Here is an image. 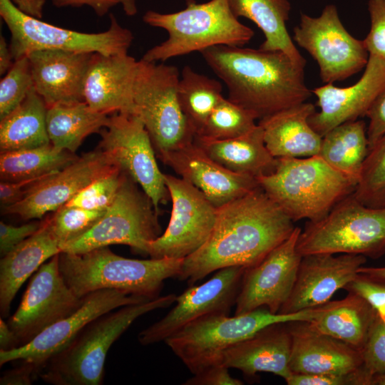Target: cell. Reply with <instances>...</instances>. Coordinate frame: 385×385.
Instances as JSON below:
<instances>
[{
	"label": "cell",
	"mask_w": 385,
	"mask_h": 385,
	"mask_svg": "<svg viewBox=\"0 0 385 385\" xmlns=\"http://www.w3.org/2000/svg\"><path fill=\"white\" fill-rule=\"evenodd\" d=\"M294 228V222L259 186L217 208L211 235L184 259L178 278L192 284L225 267L254 266Z\"/></svg>",
	"instance_id": "1"
},
{
	"label": "cell",
	"mask_w": 385,
	"mask_h": 385,
	"mask_svg": "<svg viewBox=\"0 0 385 385\" xmlns=\"http://www.w3.org/2000/svg\"><path fill=\"white\" fill-rule=\"evenodd\" d=\"M200 53L227 86L228 99L257 119L305 102L312 94L304 68L282 51L219 45Z\"/></svg>",
	"instance_id": "2"
},
{
	"label": "cell",
	"mask_w": 385,
	"mask_h": 385,
	"mask_svg": "<svg viewBox=\"0 0 385 385\" xmlns=\"http://www.w3.org/2000/svg\"><path fill=\"white\" fill-rule=\"evenodd\" d=\"M185 258L129 259L102 247L81 253L60 252V272L79 298L99 289H117L130 295L154 299L164 281L178 277Z\"/></svg>",
	"instance_id": "3"
},
{
	"label": "cell",
	"mask_w": 385,
	"mask_h": 385,
	"mask_svg": "<svg viewBox=\"0 0 385 385\" xmlns=\"http://www.w3.org/2000/svg\"><path fill=\"white\" fill-rule=\"evenodd\" d=\"M260 187L293 221H317L352 194L357 180L318 155L277 158L275 170L257 178Z\"/></svg>",
	"instance_id": "4"
},
{
	"label": "cell",
	"mask_w": 385,
	"mask_h": 385,
	"mask_svg": "<svg viewBox=\"0 0 385 385\" xmlns=\"http://www.w3.org/2000/svg\"><path fill=\"white\" fill-rule=\"evenodd\" d=\"M143 20L168 34L165 41L145 52L142 58L148 61H165L219 45L242 46L255 34L235 16L228 0H187L185 8L180 11L162 14L150 10Z\"/></svg>",
	"instance_id": "5"
},
{
	"label": "cell",
	"mask_w": 385,
	"mask_h": 385,
	"mask_svg": "<svg viewBox=\"0 0 385 385\" xmlns=\"http://www.w3.org/2000/svg\"><path fill=\"white\" fill-rule=\"evenodd\" d=\"M169 294L154 299L125 305L88 324L75 339L41 370V378L55 385H100L112 344L140 317L175 303Z\"/></svg>",
	"instance_id": "6"
},
{
	"label": "cell",
	"mask_w": 385,
	"mask_h": 385,
	"mask_svg": "<svg viewBox=\"0 0 385 385\" xmlns=\"http://www.w3.org/2000/svg\"><path fill=\"white\" fill-rule=\"evenodd\" d=\"M324 304L291 314H274L265 307L229 317L210 314L183 327L165 340L173 353L195 374L222 364L224 353L235 344L275 323L311 321Z\"/></svg>",
	"instance_id": "7"
},
{
	"label": "cell",
	"mask_w": 385,
	"mask_h": 385,
	"mask_svg": "<svg viewBox=\"0 0 385 385\" xmlns=\"http://www.w3.org/2000/svg\"><path fill=\"white\" fill-rule=\"evenodd\" d=\"M180 76L175 66L138 61L131 114L144 124L159 158L193 143L196 135L179 102Z\"/></svg>",
	"instance_id": "8"
},
{
	"label": "cell",
	"mask_w": 385,
	"mask_h": 385,
	"mask_svg": "<svg viewBox=\"0 0 385 385\" xmlns=\"http://www.w3.org/2000/svg\"><path fill=\"white\" fill-rule=\"evenodd\" d=\"M353 193L323 218L308 221L297 244L302 256L351 254L377 259L385 255V208L368 207Z\"/></svg>",
	"instance_id": "9"
},
{
	"label": "cell",
	"mask_w": 385,
	"mask_h": 385,
	"mask_svg": "<svg viewBox=\"0 0 385 385\" xmlns=\"http://www.w3.org/2000/svg\"><path fill=\"white\" fill-rule=\"evenodd\" d=\"M0 16L11 34L9 47L14 61L39 50L125 54L133 40L132 32L113 14H109L108 29L100 33H83L44 22L23 13L11 0H0Z\"/></svg>",
	"instance_id": "10"
},
{
	"label": "cell",
	"mask_w": 385,
	"mask_h": 385,
	"mask_svg": "<svg viewBox=\"0 0 385 385\" xmlns=\"http://www.w3.org/2000/svg\"><path fill=\"white\" fill-rule=\"evenodd\" d=\"M125 173L116 197L94 226L61 247V252L81 254L112 245H125L148 255L149 244L160 235L158 214L149 197Z\"/></svg>",
	"instance_id": "11"
},
{
	"label": "cell",
	"mask_w": 385,
	"mask_h": 385,
	"mask_svg": "<svg viewBox=\"0 0 385 385\" xmlns=\"http://www.w3.org/2000/svg\"><path fill=\"white\" fill-rule=\"evenodd\" d=\"M293 34V41L317 63L320 78L326 84L349 78L368 62L364 41L345 29L334 4L325 6L317 17L301 13Z\"/></svg>",
	"instance_id": "12"
},
{
	"label": "cell",
	"mask_w": 385,
	"mask_h": 385,
	"mask_svg": "<svg viewBox=\"0 0 385 385\" xmlns=\"http://www.w3.org/2000/svg\"><path fill=\"white\" fill-rule=\"evenodd\" d=\"M100 133L97 147L140 187L159 215L160 205L165 204L170 195L165 173L158 167L155 148L141 120L131 113H113Z\"/></svg>",
	"instance_id": "13"
},
{
	"label": "cell",
	"mask_w": 385,
	"mask_h": 385,
	"mask_svg": "<svg viewBox=\"0 0 385 385\" xmlns=\"http://www.w3.org/2000/svg\"><path fill=\"white\" fill-rule=\"evenodd\" d=\"M172 202L165 232L149 244L150 258H185L200 248L214 228L217 208L195 186L165 174Z\"/></svg>",
	"instance_id": "14"
},
{
	"label": "cell",
	"mask_w": 385,
	"mask_h": 385,
	"mask_svg": "<svg viewBox=\"0 0 385 385\" xmlns=\"http://www.w3.org/2000/svg\"><path fill=\"white\" fill-rule=\"evenodd\" d=\"M123 292L103 289L83 297L81 306L73 313L53 323L29 343L10 351L0 350V366L19 361L41 371L63 351L91 322L125 305L148 301Z\"/></svg>",
	"instance_id": "15"
},
{
	"label": "cell",
	"mask_w": 385,
	"mask_h": 385,
	"mask_svg": "<svg viewBox=\"0 0 385 385\" xmlns=\"http://www.w3.org/2000/svg\"><path fill=\"white\" fill-rule=\"evenodd\" d=\"M58 256L44 262L34 273L16 312L9 319L7 324L20 346L75 312L83 302L66 283L59 270Z\"/></svg>",
	"instance_id": "16"
},
{
	"label": "cell",
	"mask_w": 385,
	"mask_h": 385,
	"mask_svg": "<svg viewBox=\"0 0 385 385\" xmlns=\"http://www.w3.org/2000/svg\"><path fill=\"white\" fill-rule=\"evenodd\" d=\"M245 267L232 266L218 270L200 285H191L176 296L175 305L161 319L138 334L143 345L167 339L189 323L210 314H229L235 305Z\"/></svg>",
	"instance_id": "17"
},
{
	"label": "cell",
	"mask_w": 385,
	"mask_h": 385,
	"mask_svg": "<svg viewBox=\"0 0 385 385\" xmlns=\"http://www.w3.org/2000/svg\"><path fill=\"white\" fill-rule=\"evenodd\" d=\"M301 230L295 227L290 236L259 263L245 268L235 315L262 307L279 313L292 291L302 257L297 249Z\"/></svg>",
	"instance_id": "18"
},
{
	"label": "cell",
	"mask_w": 385,
	"mask_h": 385,
	"mask_svg": "<svg viewBox=\"0 0 385 385\" xmlns=\"http://www.w3.org/2000/svg\"><path fill=\"white\" fill-rule=\"evenodd\" d=\"M118 168L96 147L38 183L19 202L1 210L24 220L41 219L68 202L96 179Z\"/></svg>",
	"instance_id": "19"
},
{
	"label": "cell",
	"mask_w": 385,
	"mask_h": 385,
	"mask_svg": "<svg viewBox=\"0 0 385 385\" xmlns=\"http://www.w3.org/2000/svg\"><path fill=\"white\" fill-rule=\"evenodd\" d=\"M366 262V257L361 255L302 256L292 291L279 313H294L327 303L356 276Z\"/></svg>",
	"instance_id": "20"
},
{
	"label": "cell",
	"mask_w": 385,
	"mask_h": 385,
	"mask_svg": "<svg viewBox=\"0 0 385 385\" xmlns=\"http://www.w3.org/2000/svg\"><path fill=\"white\" fill-rule=\"evenodd\" d=\"M385 90V62L371 56L359 80L347 87L327 83L312 90L319 111L309 123L322 137L334 127L357 120L366 114L376 98Z\"/></svg>",
	"instance_id": "21"
},
{
	"label": "cell",
	"mask_w": 385,
	"mask_h": 385,
	"mask_svg": "<svg viewBox=\"0 0 385 385\" xmlns=\"http://www.w3.org/2000/svg\"><path fill=\"white\" fill-rule=\"evenodd\" d=\"M160 160L197 188L217 208L260 186L256 178L233 173L215 161L195 142Z\"/></svg>",
	"instance_id": "22"
},
{
	"label": "cell",
	"mask_w": 385,
	"mask_h": 385,
	"mask_svg": "<svg viewBox=\"0 0 385 385\" xmlns=\"http://www.w3.org/2000/svg\"><path fill=\"white\" fill-rule=\"evenodd\" d=\"M92 53L39 50L27 55L34 88L47 107L85 101L84 84Z\"/></svg>",
	"instance_id": "23"
},
{
	"label": "cell",
	"mask_w": 385,
	"mask_h": 385,
	"mask_svg": "<svg viewBox=\"0 0 385 385\" xmlns=\"http://www.w3.org/2000/svg\"><path fill=\"white\" fill-rule=\"evenodd\" d=\"M289 327L292 373L344 374L362 367L360 351L316 330L308 321L291 322Z\"/></svg>",
	"instance_id": "24"
},
{
	"label": "cell",
	"mask_w": 385,
	"mask_h": 385,
	"mask_svg": "<svg viewBox=\"0 0 385 385\" xmlns=\"http://www.w3.org/2000/svg\"><path fill=\"white\" fill-rule=\"evenodd\" d=\"M138 63L128 53H93L85 80L84 101L101 113H131Z\"/></svg>",
	"instance_id": "25"
},
{
	"label": "cell",
	"mask_w": 385,
	"mask_h": 385,
	"mask_svg": "<svg viewBox=\"0 0 385 385\" xmlns=\"http://www.w3.org/2000/svg\"><path fill=\"white\" fill-rule=\"evenodd\" d=\"M291 349L289 322L275 323L228 349L222 364L237 369L248 377L268 372L285 380L292 374L289 369Z\"/></svg>",
	"instance_id": "26"
},
{
	"label": "cell",
	"mask_w": 385,
	"mask_h": 385,
	"mask_svg": "<svg viewBox=\"0 0 385 385\" xmlns=\"http://www.w3.org/2000/svg\"><path fill=\"white\" fill-rule=\"evenodd\" d=\"M315 112V106L305 101L259 120L266 147L274 158L318 155L322 137L309 123Z\"/></svg>",
	"instance_id": "27"
},
{
	"label": "cell",
	"mask_w": 385,
	"mask_h": 385,
	"mask_svg": "<svg viewBox=\"0 0 385 385\" xmlns=\"http://www.w3.org/2000/svg\"><path fill=\"white\" fill-rule=\"evenodd\" d=\"M61 252L47 216L39 229L0 260V313L6 318L19 289L48 260Z\"/></svg>",
	"instance_id": "28"
},
{
	"label": "cell",
	"mask_w": 385,
	"mask_h": 385,
	"mask_svg": "<svg viewBox=\"0 0 385 385\" xmlns=\"http://www.w3.org/2000/svg\"><path fill=\"white\" fill-rule=\"evenodd\" d=\"M194 142L212 159L240 175L257 178L272 173L277 158L266 147L263 130L257 125L240 136L215 140L195 136Z\"/></svg>",
	"instance_id": "29"
},
{
	"label": "cell",
	"mask_w": 385,
	"mask_h": 385,
	"mask_svg": "<svg viewBox=\"0 0 385 385\" xmlns=\"http://www.w3.org/2000/svg\"><path fill=\"white\" fill-rule=\"evenodd\" d=\"M377 314L366 299L349 292L344 298L326 303L323 310L309 323L316 330L361 351Z\"/></svg>",
	"instance_id": "30"
},
{
	"label": "cell",
	"mask_w": 385,
	"mask_h": 385,
	"mask_svg": "<svg viewBox=\"0 0 385 385\" xmlns=\"http://www.w3.org/2000/svg\"><path fill=\"white\" fill-rule=\"evenodd\" d=\"M228 3L235 16L250 19L262 31L265 41L260 49L282 51L304 68L306 60L287 29L292 9L289 0H228Z\"/></svg>",
	"instance_id": "31"
},
{
	"label": "cell",
	"mask_w": 385,
	"mask_h": 385,
	"mask_svg": "<svg viewBox=\"0 0 385 385\" xmlns=\"http://www.w3.org/2000/svg\"><path fill=\"white\" fill-rule=\"evenodd\" d=\"M110 116L93 110L86 101L48 107L46 129L50 143L73 153L91 134L101 133Z\"/></svg>",
	"instance_id": "32"
},
{
	"label": "cell",
	"mask_w": 385,
	"mask_h": 385,
	"mask_svg": "<svg viewBox=\"0 0 385 385\" xmlns=\"http://www.w3.org/2000/svg\"><path fill=\"white\" fill-rule=\"evenodd\" d=\"M47 106L33 88L6 116L0 120V150L31 148L50 143L46 129Z\"/></svg>",
	"instance_id": "33"
},
{
	"label": "cell",
	"mask_w": 385,
	"mask_h": 385,
	"mask_svg": "<svg viewBox=\"0 0 385 385\" xmlns=\"http://www.w3.org/2000/svg\"><path fill=\"white\" fill-rule=\"evenodd\" d=\"M368 152L366 124L355 120L327 133L322 137L318 155L335 170L358 182Z\"/></svg>",
	"instance_id": "34"
},
{
	"label": "cell",
	"mask_w": 385,
	"mask_h": 385,
	"mask_svg": "<svg viewBox=\"0 0 385 385\" xmlns=\"http://www.w3.org/2000/svg\"><path fill=\"white\" fill-rule=\"evenodd\" d=\"M78 158L75 153L58 150L51 143L1 151L0 178L2 181H16L41 176L61 170Z\"/></svg>",
	"instance_id": "35"
},
{
	"label": "cell",
	"mask_w": 385,
	"mask_h": 385,
	"mask_svg": "<svg viewBox=\"0 0 385 385\" xmlns=\"http://www.w3.org/2000/svg\"><path fill=\"white\" fill-rule=\"evenodd\" d=\"M220 81L185 66L180 76L178 96L181 108L196 135L223 98Z\"/></svg>",
	"instance_id": "36"
},
{
	"label": "cell",
	"mask_w": 385,
	"mask_h": 385,
	"mask_svg": "<svg viewBox=\"0 0 385 385\" xmlns=\"http://www.w3.org/2000/svg\"><path fill=\"white\" fill-rule=\"evenodd\" d=\"M256 120L251 111L223 97L195 136L215 140L236 138L253 129L257 125Z\"/></svg>",
	"instance_id": "37"
},
{
	"label": "cell",
	"mask_w": 385,
	"mask_h": 385,
	"mask_svg": "<svg viewBox=\"0 0 385 385\" xmlns=\"http://www.w3.org/2000/svg\"><path fill=\"white\" fill-rule=\"evenodd\" d=\"M353 194L368 207L385 208V138L369 150Z\"/></svg>",
	"instance_id": "38"
},
{
	"label": "cell",
	"mask_w": 385,
	"mask_h": 385,
	"mask_svg": "<svg viewBox=\"0 0 385 385\" xmlns=\"http://www.w3.org/2000/svg\"><path fill=\"white\" fill-rule=\"evenodd\" d=\"M105 212L106 210H90L64 205L51 215H47V218L61 247L90 230Z\"/></svg>",
	"instance_id": "39"
},
{
	"label": "cell",
	"mask_w": 385,
	"mask_h": 385,
	"mask_svg": "<svg viewBox=\"0 0 385 385\" xmlns=\"http://www.w3.org/2000/svg\"><path fill=\"white\" fill-rule=\"evenodd\" d=\"M34 88L27 56L14 61L0 81V120L16 108Z\"/></svg>",
	"instance_id": "40"
},
{
	"label": "cell",
	"mask_w": 385,
	"mask_h": 385,
	"mask_svg": "<svg viewBox=\"0 0 385 385\" xmlns=\"http://www.w3.org/2000/svg\"><path fill=\"white\" fill-rule=\"evenodd\" d=\"M125 172L119 168L96 179L66 205L90 210H106L115 200Z\"/></svg>",
	"instance_id": "41"
},
{
	"label": "cell",
	"mask_w": 385,
	"mask_h": 385,
	"mask_svg": "<svg viewBox=\"0 0 385 385\" xmlns=\"http://www.w3.org/2000/svg\"><path fill=\"white\" fill-rule=\"evenodd\" d=\"M363 367L372 378L385 375V321L378 313L361 351Z\"/></svg>",
	"instance_id": "42"
},
{
	"label": "cell",
	"mask_w": 385,
	"mask_h": 385,
	"mask_svg": "<svg viewBox=\"0 0 385 385\" xmlns=\"http://www.w3.org/2000/svg\"><path fill=\"white\" fill-rule=\"evenodd\" d=\"M284 381L288 385H372V378L363 366L344 374L292 373Z\"/></svg>",
	"instance_id": "43"
},
{
	"label": "cell",
	"mask_w": 385,
	"mask_h": 385,
	"mask_svg": "<svg viewBox=\"0 0 385 385\" xmlns=\"http://www.w3.org/2000/svg\"><path fill=\"white\" fill-rule=\"evenodd\" d=\"M370 29L363 40L369 56L385 62V0H369Z\"/></svg>",
	"instance_id": "44"
},
{
	"label": "cell",
	"mask_w": 385,
	"mask_h": 385,
	"mask_svg": "<svg viewBox=\"0 0 385 385\" xmlns=\"http://www.w3.org/2000/svg\"><path fill=\"white\" fill-rule=\"evenodd\" d=\"M42 221L31 222L21 226H14L0 222V254L4 257L26 239L34 234Z\"/></svg>",
	"instance_id": "45"
},
{
	"label": "cell",
	"mask_w": 385,
	"mask_h": 385,
	"mask_svg": "<svg viewBox=\"0 0 385 385\" xmlns=\"http://www.w3.org/2000/svg\"><path fill=\"white\" fill-rule=\"evenodd\" d=\"M56 172V171H55ZM41 176L16 181H2L0 183L1 209L14 205L21 200L41 181L52 173Z\"/></svg>",
	"instance_id": "46"
},
{
	"label": "cell",
	"mask_w": 385,
	"mask_h": 385,
	"mask_svg": "<svg viewBox=\"0 0 385 385\" xmlns=\"http://www.w3.org/2000/svg\"><path fill=\"white\" fill-rule=\"evenodd\" d=\"M52 3L56 7H81L86 5L98 16L106 15L116 5H120L125 14L130 16L135 15L138 11L136 0H52Z\"/></svg>",
	"instance_id": "47"
},
{
	"label": "cell",
	"mask_w": 385,
	"mask_h": 385,
	"mask_svg": "<svg viewBox=\"0 0 385 385\" xmlns=\"http://www.w3.org/2000/svg\"><path fill=\"white\" fill-rule=\"evenodd\" d=\"M366 116L369 118L366 133L369 150L385 138V90L374 101Z\"/></svg>",
	"instance_id": "48"
},
{
	"label": "cell",
	"mask_w": 385,
	"mask_h": 385,
	"mask_svg": "<svg viewBox=\"0 0 385 385\" xmlns=\"http://www.w3.org/2000/svg\"><path fill=\"white\" fill-rule=\"evenodd\" d=\"M229 368L223 364L210 366L193 374L184 384L185 385H242L243 382L232 377Z\"/></svg>",
	"instance_id": "49"
},
{
	"label": "cell",
	"mask_w": 385,
	"mask_h": 385,
	"mask_svg": "<svg viewBox=\"0 0 385 385\" xmlns=\"http://www.w3.org/2000/svg\"><path fill=\"white\" fill-rule=\"evenodd\" d=\"M36 373L30 365L21 363L12 369L4 373L0 379L1 385H30L32 384V375Z\"/></svg>",
	"instance_id": "50"
},
{
	"label": "cell",
	"mask_w": 385,
	"mask_h": 385,
	"mask_svg": "<svg viewBox=\"0 0 385 385\" xmlns=\"http://www.w3.org/2000/svg\"><path fill=\"white\" fill-rule=\"evenodd\" d=\"M11 1L23 13L37 19L42 18L46 0Z\"/></svg>",
	"instance_id": "51"
},
{
	"label": "cell",
	"mask_w": 385,
	"mask_h": 385,
	"mask_svg": "<svg viewBox=\"0 0 385 385\" xmlns=\"http://www.w3.org/2000/svg\"><path fill=\"white\" fill-rule=\"evenodd\" d=\"M20 346L19 340L2 317L0 318V350L10 351Z\"/></svg>",
	"instance_id": "52"
},
{
	"label": "cell",
	"mask_w": 385,
	"mask_h": 385,
	"mask_svg": "<svg viewBox=\"0 0 385 385\" xmlns=\"http://www.w3.org/2000/svg\"><path fill=\"white\" fill-rule=\"evenodd\" d=\"M14 63L9 45L6 43L4 37L0 38V74L5 75L12 67Z\"/></svg>",
	"instance_id": "53"
},
{
	"label": "cell",
	"mask_w": 385,
	"mask_h": 385,
	"mask_svg": "<svg viewBox=\"0 0 385 385\" xmlns=\"http://www.w3.org/2000/svg\"><path fill=\"white\" fill-rule=\"evenodd\" d=\"M359 272L385 279V265L381 267L362 266L359 268Z\"/></svg>",
	"instance_id": "54"
},
{
	"label": "cell",
	"mask_w": 385,
	"mask_h": 385,
	"mask_svg": "<svg viewBox=\"0 0 385 385\" xmlns=\"http://www.w3.org/2000/svg\"><path fill=\"white\" fill-rule=\"evenodd\" d=\"M372 385H385V375L374 377L372 380Z\"/></svg>",
	"instance_id": "55"
}]
</instances>
